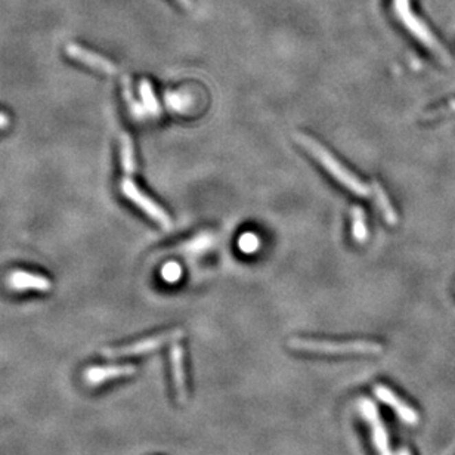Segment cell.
<instances>
[{"label":"cell","mask_w":455,"mask_h":455,"mask_svg":"<svg viewBox=\"0 0 455 455\" xmlns=\"http://www.w3.org/2000/svg\"><path fill=\"white\" fill-rule=\"evenodd\" d=\"M294 140L322 166V169H325V172H327L334 181H337L346 190H349L352 194L358 197H368V199L373 197L374 199L373 184L368 185L362 182L358 176L352 173L348 167L343 166L337 158L318 141L304 133H294Z\"/></svg>","instance_id":"cell-1"},{"label":"cell","mask_w":455,"mask_h":455,"mask_svg":"<svg viewBox=\"0 0 455 455\" xmlns=\"http://www.w3.org/2000/svg\"><path fill=\"white\" fill-rule=\"evenodd\" d=\"M179 2H181L182 5H185V6H190V5H191V0H179Z\"/></svg>","instance_id":"cell-20"},{"label":"cell","mask_w":455,"mask_h":455,"mask_svg":"<svg viewBox=\"0 0 455 455\" xmlns=\"http://www.w3.org/2000/svg\"><path fill=\"white\" fill-rule=\"evenodd\" d=\"M120 190L127 200H131L136 207H140V209L150 216L153 221H155L158 225H162L164 230H170L172 228L170 216L167 214L154 200H151L150 197L144 194L140 188H137V185L132 181V177L129 176L123 177V181L120 184Z\"/></svg>","instance_id":"cell-5"},{"label":"cell","mask_w":455,"mask_h":455,"mask_svg":"<svg viewBox=\"0 0 455 455\" xmlns=\"http://www.w3.org/2000/svg\"><path fill=\"white\" fill-rule=\"evenodd\" d=\"M120 158H122V169L124 172V176L132 177V175L136 170V158H135L133 142L127 133H122L120 136Z\"/></svg>","instance_id":"cell-13"},{"label":"cell","mask_w":455,"mask_h":455,"mask_svg":"<svg viewBox=\"0 0 455 455\" xmlns=\"http://www.w3.org/2000/svg\"><path fill=\"white\" fill-rule=\"evenodd\" d=\"M289 346L294 351L325 353V355H377L383 346L375 342L352 340V342H330L316 339H291Z\"/></svg>","instance_id":"cell-2"},{"label":"cell","mask_w":455,"mask_h":455,"mask_svg":"<svg viewBox=\"0 0 455 455\" xmlns=\"http://www.w3.org/2000/svg\"><path fill=\"white\" fill-rule=\"evenodd\" d=\"M374 393L377 395V398L381 402L389 405V407L399 415V419L402 421L411 424V426L420 423V414L415 411L411 405H408L403 399H401L397 393L388 388V386L377 384L374 388Z\"/></svg>","instance_id":"cell-7"},{"label":"cell","mask_w":455,"mask_h":455,"mask_svg":"<svg viewBox=\"0 0 455 455\" xmlns=\"http://www.w3.org/2000/svg\"><path fill=\"white\" fill-rule=\"evenodd\" d=\"M238 244H240V249L244 253H253L257 250V247H259V240H257V236L254 234L247 232L241 236Z\"/></svg>","instance_id":"cell-16"},{"label":"cell","mask_w":455,"mask_h":455,"mask_svg":"<svg viewBox=\"0 0 455 455\" xmlns=\"http://www.w3.org/2000/svg\"><path fill=\"white\" fill-rule=\"evenodd\" d=\"M184 330H170L164 331L153 337H146L142 340H137L135 343L122 346V348H111V349H102V355L105 358H123V356H135V355H142L163 348L164 344H169L173 342H177L184 337Z\"/></svg>","instance_id":"cell-4"},{"label":"cell","mask_w":455,"mask_h":455,"mask_svg":"<svg viewBox=\"0 0 455 455\" xmlns=\"http://www.w3.org/2000/svg\"><path fill=\"white\" fill-rule=\"evenodd\" d=\"M136 373V367L133 365H100V367H91L87 368L85 373V379L91 386L102 384L108 380L120 379V377H129Z\"/></svg>","instance_id":"cell-9"},{"label":"cell","mask_w":455,"mask_h":455,"mask_svg":"<svg viewBox=\"0 0 455 455\" xmlns=\"http://www.w3.org/2000/svg\"><path fill=\"white\" fill-rule=\"evenodd\" d=\"M397 455H411V451H410L408 448L402 447V448L398 451V454H397Z\"/></svg>","instance_id":"cell-19"},{"label":"cell","mask_w":455,"mask_h":455,"mask_svg":"<svg viewBox=\"0 0 455 455\" xmlns=\"http://www.w3.org/2000/svg\"><path fill=\"white\" fill-rule=\"evenodd\" d=\"M9 285L14 290H36V291H49L52 289V282L43 275L30 274L25 271H14L8 278Z\"/></svg>","instance_id":"cell-10"},{"label":"cell","mask_w":455,"mask_h":455,"mask_svg":"<svg viewBox=\"0 0 455 455\" xmlns=\"http://www.w3.org/2000/svg\"><path fill=\"white\" fill-rule=\"evenodd\" d=\"M140 91H141L142 102H144V111L148 113V114H151V115H157L158 113H160V105H158V101H157V98L154 95L151 83L146 82V80H142Z\"/></svg>","instance_id":"cell-15"},{"label":"cell","mask_w":455,"mask_h":455,"mask_svg":"<svg viewBox=\"0 0 455 455\" xmlns=\"http://www.w3.org/2000/svg\"><path fill=\"white\" fill-rule=\"evenodd\" d=\"M65 51H67L68 56L76 59V61H78V63L87 65V67L93 68V70L102 71V73L110 74V76H117L118 74V68L110 61V59H107L101 55L87 51V49H83L82 46L71 43V45L67 46Z\"/></svg>","instance_id":"cell-8"},{"label":"cell","mask_w":455,"mask_h":455,"mask_svg":"<svg viewBox=\"0 0 455 455\" xmlns=\"http://www.w3.org/2000/svg\"><path fill=\"white\" fill-rule=\"evenodd\" d=\"M358 407L361 410L364 420L367 421L370 426L371 441L375 451H377L379 455H393V451L390 448L389 434L386 432V428L380 419V414L377 407H375V403L367 398H362L358 402Z\"/></svg>","instance_id":"cell-6"},{"label":"cell","mask_w":455,"mask_h":455,"mask_svg":"<svg viewBox=\"0 0 455 455\" xmlns=\"http://www.w3.org/2000/svg\"><path fill=\"white\" fill-rule=\"evenodd\" d=\"M393 9L395 14L401 19V23L403 27L408 30V32L420 41L424 46H426L429 51H432L434 55L442 58V59H448L447 52L443 51V47L441 43L436 41V37L433 36V33L426 27L420 18L414 15L410 0H393Z\"/></svg>","instance_id":"cell-3"},{"label":"cell","mask_w":455,"mask_h":455,"mask_svg":"<svg viewBox=\"0 0 455 455\" xmlns=\"http://www.w3.org/2000/svg\"><path fill=\"white\" fill-rule=\"evenodd\" d=\"M351 219H352V235L353 240L356 243H365L368 238V228L367 222H365V212L362 207H353L352 213H351Z\"/></svg>","instance_id":"cell-14"},{"label":"cell","mask_w":455,"mask_h":455,"mask_svg":"<svg viewBox=\"0 0 455 455\" xmlns=\"http://www.w3.org/2000/svg\"><path fill=\"white\" fill-rule=\"evenodd\" d=\"M163 278L167 282H175L181 278V268L176 263H167L163 268Z\"/></svg>","instance_id":"cell-17"},{"label":"cell","mask_w":455,"mask_h":455,"mask_svg":"<svg viewBox=\"0 0 455 455\" xmlns=\"http://www.w3.org/2000/svg\"><path fill=\"white\" fill-rule=\"evenodd\" d=\"M373 186H374V201H375V204H377L379 210L381 212L384 221L389 225H397L398 214H397V210L393 209L388 194L384 192V188L377 181H373Z\"/></svg>","instance_id":"cell-12"},{"label":"cell","mask_w":455,"mask_h":455,"mask_svg":"<svg viewBox=\"0 0 455 455\" xmlns=\"http://www.w3.org/2000/svg\"><path fill=\"white\" fill-rule=\"evenodd\" d=\"M9 126V117L3 113H0V131H2V129H6Z\"/></svg>","instance_id":"cell-18"},{"label":"cell","mask_w":455,"mask_h":455,"mask_svg":"<svg viewBox=\"0 0 455 455\" xmlns=\"http://www.w3.org/2000/svg\"><path fill=\"white\" fill-rule=\"evenodd\" d=\"M170 361H172V371L175 380V389L177 393L179 402H186L188 390H186V374H185V362H184V348L181 344H173L170 351Z\"/></svg>","instance_id":"cell-11"}]
</instances>
